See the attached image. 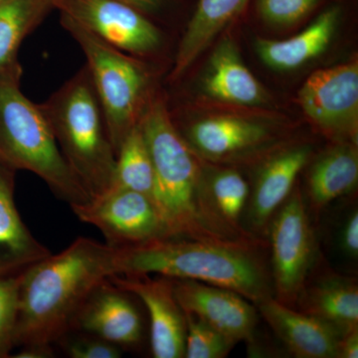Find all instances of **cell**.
<instances>
[{
	"instance_id": "cell-1",
	"label": "cell",
	"mask_w": 358,
	"mask_h": 358,
	"mask_svg": "<svg viewBox=\"0 0 358 358\" xmlns=\"http://www.w3.org/2000/svg\"><path fill=\"white\" fill-rule=\"evenodd\" d=\"M117 254L115 247L79 237L20 273L15 345H51L69 334L90 294L117 275Z\"/></svg>"
},
{
	"instance_id": "cell-2",
	"label": "cell",
	"mask_w": 358,
	"mask_h": 358,
	"mask_svg": "<svg viewBox=\"0 0 358 358\" xmlns=\"http://www.w3.org/2000/svg\"><path fill=\"white\" fill-rule=\"evenodd\" d=\"M140 124L154 166V202L167 236L243 241L231 235L216 217L205 189L203 160L176 129L166 100L159 93L148 103Z\"/></svg>"
},
{
	"instance_id": "cell-3",
	"label": "cell",
	"mask_w": 358,
	"mask_h": 358,
	"mask_svg": "<svg viewBox=\"0 0 358 358\" xmlns=\"http://www.w3.org/2000/svg\"><path fill=\"white\" fill-rule=\"evenodd\" d=\"M260 241L216 242L162 238L117 249V275H157L214 285L256 305L274 296Z\"/></svg>"
},
{
	"instance_id": "cell-4",
	"label": "cell",
	"mask_w": 358,
	"mask_h": 358,
	"mask_svg": "<svg viewBox=\"0 0 358 358\" xmlns=\"http://www.w3.org/2000/svg\"><path fill=\"white\" fill-rule=\"evenodd\" d=\"M21 66L0 75V162L36 174L71 205L91 199L59 148L48 117L20 89Z\"/></svg>"
},
{
	"instance_id": "cell-5",
	"label": "cell",
	"mask_w": 358,
	"mask_h": 358,
	"mask_svg": "<svg viewBox=\"0 0 358 358\" xmlns=\"http://www.w3.org/2000/svg\"><path fill=\"white\" fill-rule=\"evenodd\" d=\"M42 107L66 162L90 197L107 192L114 173L115 152L86 66L52 94Z\"/></svg>"
},
{
	"instance_id": "cell-6",
	"label": "cell",
	"mask_w": 358,
	"mask_h": 358,
	"mask_svg": "<svg viewBox=\"0 0 358 358\" xmlns=\"http://www.w3.org/2000/svg\"><path fill=\"white\" fill-rule=\"evenodd\" d=\"M61 25L81 47L87 69L100 101L115 155L140 122L155 94L147 62L110 46L81 26L61 17Z\"/></svg>"
},
{
	"instance_id": "cell-7",
	"label": "cell",
	"mask_w": 358,
	"mask_h": 358,
	"mask_svg": "<svg viewBox=\"0 0 358 358\" xmlns=\"http://www.w3.org/2000/svg\"><path fill=\"white\" fill-rule=\"evenodd\" d=\"M268 231L275 299L294 308L315 258V235L298 186L275 212Z\"/></svg>"
},
{
	"instance_id": "cell-8",
	"label": "cell",
	"mask_w": 358,
	"mask_h": 358,
	"mask_svg": "<svg viewBox=\"0 0 358 358\" xmlns=\"http://www.w3.org/2000/svg\"><path fill=\"white\" fill-rule=\"evenodd\" d=\"M52 3L61 17L134 57L147 61L164 47V33L154 18L119 0H52Z\"/></svg>"
},
{
	"instance_id": "cell-9",
	"label": "cell",
	"mask_w": 358,
	"mask_h": 358,
	"mask_svg": "<svg viewBox=\"0 0 358 358\" xmlns=\"http://www.w3.org/2000/svg\"><path fill=\"white\" fill-rule=\"evenodd\" d=\"M176 127L200 159L215 166L262 162L281 148L274 129L241 115H209Z\"/></svg>"
},
{
	"instance_id": "cell-10",
	"label": "cell",
	"mask_w": 358,
	"mask_h": 358,
	"mask_svg": "<svg viewBox=\"0 0 358 358\" xmlns=\"http://www.w3.org/2000/svg\"><path fill=\"white\" fill-rule=\"evenodd\" d=\"M298 100L320 133L334 143L357 145V60L313 72L299 91Z\"/></svg>"
},
{
	"instance_id": "cell-11",
	"label": "cell",
	"mask_w": 358,
	"mask_h": 358,
	"mask_svg": "<svg viewBox=\"0 0 358 358\" xmlns=\"http://www.w3.org/2000/svg\"><path fill=\"white\" fill-rule=\"evenodd\" d=\"M82 222L95 226L113 247L136 246L169 238L154 200L131 190H108L84 203L71 205Z\"/></svg>"
},
{
	"instance_id": "cell-12",
	"label": "cell",
	"mask_w": 358,
	"mask_h": 358,
	"mask_svg": "<svg viewBox=\"0 0 358 358\" xmlns=\"http://www.w3.org/2000/svg\"><path fill=\"white\" fill-rule=\"evenodd\" d=\"M171 280L183 312L203 320L236 343H254L258 324V310L254 303L222 287L190 280Z\"/></svg>"
},
{
	"instance_id": "cell-13",
	"label": "cell",
	"mask_w": 358,
	"mask_h": 358,
	"mask_svg": "<svg viewBox=\"0 0 358 358\" xmlns=\"http://www.w3.org/2000/svg\"><path fill=\"white\" fill-rule=\"evenodd\" d=\"M110 280L147 308L154 357H185V317L174 294L173 280L152 275H113Z\"/></svg>"
},
{
	"instance_id": "cell-14",
	"label": "cell",
	"mask_w": 358,
	"mask_h": 358,
	"mask_svg": "<svg viewBox=\"0 0 358 358\" xmlns=\"http://www.w3.org/2000/svg\"><path fill=\"white\" fill-rule=\"evenodd\" d=\"M312 145H282L260 162L248 201V222L254 235L268 229L272 218L285 203L299 174L313 159Z\"/></svg>"
},
{
	"instance_id": "cell-15",
	"label": "cell",
	"mask_w": 358,
	"mask_h": 358,
	"mask_svg": "<svg viewBox=\"0 0 358 358\" xmlns=\"http://www.w3.org/2000/svg\"><path fill=\"white\" fill-rule=\"evenodd\" d=\"M73 331L93 334L121 348H131L143 338V320L129 292L109 278L85 301L73 322Z\"/></svg>"
},
{
	"instance_id": "cell-16",
	"label": "cell",
	"mask_w": 358,
	"mask_h": 358,
	"mask_svg": "<svg viewBox=\"0 0 358 358\" xmlns=\"http://www.w3.org/2000/svg\"><path fill=\"white\" fill-rule=\"evenodd\" d=\"M255 306L294 357L338 358L339 343L343 334L336 327L284 305L274 296L264 299Z\"/></svg>"
},
{
	"instance_id": "cell-17",
	"label": "cell",
	"mask_w": 358,
	"mask_h": 358,
	"mask_svg": "<svg viewBox=\"0 0 358 358\" xmlns=\"http://www.w3.org/2000/svg\"><path fill=\"white\" fill-rule=\"evenodd\" d=\"M345 10V0H338L320 11L308 27L291 38H259L256 42L259 57L274 70L299 69L327 50L338 32Z\"/></svg>"
},
{
	"instance_id": "cell-18",
	"label": "cell",
	"mask_w": 358,
	"mask_h": 358,
	"mask_svg": "<svg viewBox=\"0 0 358 358\" xmlns=\"http://www.w3.org/2000/svg\"><path fill=\"white\" fill-rule=\"evenodd\" d=\"M200 89L212 100L242 107H261L270 101L266 90L242 61L236 44L228 37L214 49Z\"/></svg>"
},
{
	"instance_id": "cell-19",
	"label": "cell",
	"mask_w": 358,
	"mask_h": 358,
	"mask_svg": "<svg viewBox=\"0 0 358 358\" xmlns=\"http://www.w3.org/2000/svg\"><path fill=\"white\" fill-rule=\"evenodd\" d=\"M15 169L0 162V275H17L49 251L26 227L14 201Z\"/></svg>"
},
{
	"instance_id": "cell-20",
	"label": "cell",
	"mask_w": 358,
	"mask_h": 358,
	"mask_svg": "<svg viewBox=\"0 0 358 358\" xmlns=\"http://www.w3.org/2000/svg\"><path fill=\"white\" fill-rule=\"evenodd\" d=\"M247 1L248 0H196L169 75L171 82L182 78L219 33L243 14Z\"/></svg>"
},
{
	"instance_id": "cell-21",
	"label": "cell",
	"mask_w": 358,
	"mask_h": 358,
	"mask_svg": "<svg viewBox=\"0 0 358 358\" xmlns=\"http://www.w3.org/2000/svg\"><path fill=\"white\" fill-rule=\"evenodd\" d=\"M294 308L345 334L358 327V288L352 278L336 274L306 282Z\"/></svg>"
},
{
	"instance_id": "cell-22",
	"label": "cell",
	"mask_w": 358,
	"mask_h": 358,
	"mask_svg": "<svg viewBox=\"0 0 358 358\" xmlns=\"http://www.w3.org/2000/svg\"><path fill=\"white\" fill-rule=\"evenodd\" d=\"M313 160V159H312ZM358 182L357 143H334L313 159L308 173V199L313 211L352 192Z\"/></svg>"
},
{
	"instance_id": "cell-23",
	"label": "cell",
	"mask_w": 358,
	"mask_h": 358,
	"mask_svg": "<svg viewBox=\"0 0 358 358\" xmlns=\"http://www.w3.org/2000/svg\"><path fill=\"white\" fill-rule=\"evenodd\" d=\"M204 180L207 199L223 227L237 239L260 241L242 225L250 197L243 176L233 167L204 164Z\"/></svg>"
},
{
	"instance_id": "cell-24",
	"label": "cell",
	"mask_w": 358,
	"mask_h": 358,
	"mask_svg": "<svg viewBox=\"0 0 358 358\" xmlns=\"http://www.w3.org/2000/svg\"><path fill=\"white\" fill-rule=\"evenodd\" d=\"M54 9L52 0H3L0 3V75L20 66L23 40Z\"/></svg>"
},
{
	"instance_id": "cell-25",
	"label": "cell",
	"mask_w": 358,
	"mask_h": 358,
	"mask_svg": "<svg viewBox=\"0 0 358 358\" xmlns=\"http://www.w3.org/2000/svg\"><path fill=\"white\" fill-rule=\"evenodd\" d=\"M108 190H131L154 200V166L140 122L129 131L117 150Z\"/></svg>"
},
{
	"instance_id": "cell-26",
	"label": "cell",
	"mask_w": 358,
	"mask_h": 358,
	"mask_svg": "<svg viewBox=\"0 0 358 358\" xmlns=\"http://www.w3.org/2000/svg\"><path fill=\"white\" fill-rule=\"evenodd\" d=\"M338 0H248L243 13L277 30H289L315 17Z\"/></svg>"
},
{
	"instance_id": "cell-27",
	"label": "cell",
	"mask_w": 358,
	"mask_h": 358,
	"mask_svg": "<svg viewBox=\"0 0 358 358\" xmlns=\"http://www.w3.org/2000/svg\"><path fill=\"white\" fill-rule=\"evenodd\" d=\"M185 313V312H183ZM186 358H223L236 343L219 333L203 320L185 313Z\"/></svg>"
},
{
	"instance_id": "cell-28",
	"label": "cell",
	"mask_w": 358,
	"mask_h": 358,
	"mask_svg": "<svg viewBox=\"0 0 358 358\" xmlns=\"http://www.w3.org/2000/svg\"><path fill=\"white\" fill-rule=\"evenodd\" d=\"M20 274L0 275V358L15 346Z\"/></svg>"
},
{
	"instance_id": "cell-29",
	"label": "cell",
	"mask_w": 358,
	"mask_h": 358,
	"mask_svg": "<svg viewBox=\"0 0 358 358\" xmlns=\"http://www.w3.org/2000/svg\"><path fill=\"white\" fill-rule=\"evenodd\" d=\"M60 341L68 357L72 358H119L122 355L120 346L93 334L83 333L71 338L63 336Z\"/></svg>"
},
{
	"instance_id": "cell-30",
	"label": "cell",
	"mask_w": 358,
	"mask_h": 358,
	"mask_svg": "<svg viewBox=\"0 0 358 358\" xmlns=\"http://www.w3.org/2000/svg\"><path fill=\"white\" fill-rule=\"evenodd\" d=\"M134 7L152 18H159L183 8L188 0H119Z\"/></svg>"
},
{
	"instance_id": "cell-31",
	"label": "cell",
	"mask_w": 358,
	"mask_h": 358,
	"mask_svg": "<svg viewBox=\"0 0 358 358\" xmlns=\"http://www.w3.org/2000/svg\"><path fill=\"white\" fill-rule=\"evenodd\" d=\"M341 249L346 255L352 259H357L358 255V213L353 210L350 214L341 235Z\"/></svg>"
},
{
	"instance_id": "cell-32",
	"label": "cell",
	"mask_w": 358,
	"mask_h": 358,
	"mask_svg": "<svg viewBox=\"0 0 358 358\" xmlns=\"http://www.w3.org/2000/svg\"><path fill=\"white\" fill-rule=\"evenodd\" d=\"M358 357V327L345 331L339 343L338 358Z\"/></svg>"
},
{
	"instance_id": "cell-33",
	"label": "cell",
	"mask_w": 358,
	"mask_h": 358,
	"mask_svg": "<svg viewBox=\"0 0 358 358\" xmlns=\"http://www.w3.org/2000/svg\"><path fill=\"white\" fill-rule=\"evenodd\" d=\"M51 345H29L24 346L17 355V358H48L54 357Z\"/></svg>"
},
{
	"instance_id": "cell-34",
	"label": "cell",
	"mask_w": 358,
	"mask_h": 358,
	"mask_svg": "<svg viewBox=\"0 0 358 358\" xmlns=\"http://www.w3.org/2000/svg\"><path fill=\"white\" fill-rule=\"evenodd\" d=\"M2 1H3V0H0V3H1Z\"/></svg>"
}]
</instances>
